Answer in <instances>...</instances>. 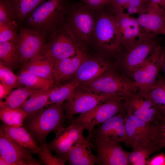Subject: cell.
<instances>
[{
	"instance_id": "6da1fadb",
	"label": "cell",
	"mask_w": 165,
	"mask_h": 165,
	"mask_svg": "<svg viewBox=\"0 0 165 165\" xmlns=\"http://www.w3.org/2000/svg\"><path fill=\"white\" fill-rule=\"evenodd\" d=\"M69 0H48L35 9L22 25L40 34L47 41L65 23Z\"/></svg>"
},
{
	"instance_id": "7a4b0ae2",
	"label": "cell",
	"mask_w": 165,
	"mask_h": 165,
	"mask_svg": "<svg viewBox=\"0 0 165 165\" xmlns=\"http://www.w3.org/2000/svg\"><path fill=\"white\" fill-rule=\"evenodd\" d=\"M84 44L64 23L47 40L41 55L54 66L60 61L75 55Z\"/></svg>"
},
{
	"instance_id": "3957f363",
	"label": "cell",
	"mask_w": 165,
	"mask_h": 165,
	"mask_svg": "<svg viewBox=\"0 0 165 165\" xmlns=\"http://www.w3.org/2000/svg\"><path fill=\"white\" fill-rule=\"evenodd\" d=\"M77 88L94 93L114 95L124 99L139 89L133 80L110 71L93 80L80 84Z\"/></svg>"
},
{
	"instance_id": "277c9868",
	"label": "cell",
	"mask_w": 165,
	"mask_h": 165,
	"mask_svg": "<svg viewBox=\"0 0 165 165\" xmlns=\"http://www.w3.org/2000/svg\"><path fill=\"white\" fill-rule=\"evenodd\" d=\"M98 10L82 3L70 2L65 24L84 43L91 41Z\"/></svg>"
},
{
	"instance_id": "5b68a950",
	"label": "cell",
	"mask_w": 165,
	"mask_h": 165,
	"mask_svg": "<svg viewBox=\"0 0 165 165\" xmlns=\"http://www.w3.org/2000/svg\"><path fill=\"white\" fill-rule=\"evenodd\" d=\"M124 100L116 97L102 103L87 112L70 120L71 123L80 125L88 132L86 138L90 141L95 127L99 125L119 113L125 110Z\"/></svg>"
},
{
	"instance_id": "8992f818",
	"label": "cell",
	"mask_w": 165,
	"mask_h": 165,
	"mask_svg": "<svg viewBox=\"0 0 165 165\" xmlns=\"http://www.w3.org/2000/svg\"><path fill=\"white\" fill-rule=\"evenodd\" d=\"M64 110L63 103L49 105L31 116L28 128L38 140L42 141L50 133L63 127Z\"/></svg>"
},
{
	"instance_id": "52a82bcc",
	"label": "cell",
	"mask_w": 165,
	"mask_h": 165,
	"mask_svg": "<svg viewBox=\"0 0 165 165\" xmlns=\"http://www.w3.org/2000/svg\"><path fill=\"white\" fill-rule=\"evenodd\" d=\"M127 114L155 124L164 117L151 98L149 90L139 89L124 100Z\"/></svg>"
},
{
	"instance_id": "ba28073f",
	"label": "cell",
	"mask_w": 165,
	"mask_h": 165,
	"mask_svg": "<svg viewBox=\"0 0 165 165\" xmlns=\"http://www.w3.org/2000/svg\"><path fill=\"white\" fill-rule=\"evenodd\" d=\"M98 11L92 39L104 50L114 52L121 45L116 28L114 15Z\"/></svg>"
},
{
	"instance_id": "9c48e42d",
	"label": "cell",
	"mask_w": 165,
	"mask_h": 165,
	"mask_svg": "<svg viewBox=\"0 0 165 165\" xmlns=\"http://www.w3.org/2000/svg\"><path fill=\"white\" fill-rule=\"evenodd\" d=\"M116 97H119L88 92L77 88L64 104L65 118L70 119L75 115L88 112L97 105Z\"/></svg>"
},
{
	"instance_id": "30bf717a",
	"label": "cell",
	"mask_w": 165,
	"mask_h": 165,
	"mask_svg": "<svg viewBox=\"0 0 165 165\" xmlns=\"http://www.w3.org/2000/svg\"><path fill=\"white\" fill-rule=\"evenodd\" d=\"M163 59V49L159 45L131 74L133 81L139 89L149 90L156 85L161 70Z\"/></svg>"
},
{
	"instance_id": "8fae6325",
	"label": "cell",
	"mask_w": 165,
	"mask_h": 165,
	"mask_svg": "<svg viewBox=\"0 0 165 165\" xmlns=\"http://www.w3.org/2000/svg\"><path fill=\"white\" fill-rule=\"evenodd\" d=\"M126 145L133 149L153 145L155 125L127 114Z\"/></svg>"
},
{
	"instance_id": "7c38bea8",
	"label": "cell",
	"mask_w": 165,
	"mask_h": 165,
	"mask_svg": "<svg viewBox=\"0 0 165 165\" xmlns=\"http://www.w3.org/2000/svg\"><path fill=\"white\" fill-rule=\"evenodd\" d=\"M21 66L42 53L47 40L39 33L20 26L15 39Z\"/></svg>"
},
{
	"instance_id": "4fadbf2b",
	"label": "cell",
	"mask_w": 165,
	"mask_h": 165,
	"mask_svg": "<svg viewBox=\"0 0 165 165\" xmlns=\"http://www.w3.org/2000/svg\"><path fill=\"white\" fill-rule=\"evenodd\" d=\"M156 36L138 38L125 47L123 61L126 68L131 74L140 66L159 45Z\"/></svg>"
},
{
	"instance_id": "5bb4252c",
	"label": "cell",
	"mask_w": 165,
	"mask_h": 165,
	"mask_svg": "<svg viewBox=\"0 0 165 165\" xmlns=\"http://www.w3.org/2000/svg\"><path fill=\"white\" fill-rule=\"evenodd\" d=\"M137 19L141 33L139 38L157 36L165 30V11L157 4L148 2Z\"/></svg>"
},
{
	"instance_id": "9a60e30c",
	"label": "cell",
	"mask_w": 165,
	"mask_h": 165,
	"mask_svg": "<svg viewBox=\"0 0 165 165\" xmlns=\"http://www.w3.org/2000/svg\"><path fill=\"white\" fill-rule=\"evenodd\" d=\"M26 148L9 138L1 129L0 131V156L10 165H39L41 163L33 157Z\"/></svg>"
},
{
	"instance_id": "2e32d148",
	"label": "cell",
	"mask_w": 165,
	"mask_h": 165,
	"mask_svg": "<svg viewBox=\"0 0 165 165\" xmlns=\"http://www.w3.org/2000/svg\"><path fill=\"white\" fill-rule=\"evenodd\" d=\"M96 152V164L129 165L128 152L118 142L109 140H91Z\"/></svg>"
},
{
	"instance_id": "e0dca14e",
	"label": "cell",
	"mask_w": 165,
	"mask_h": 165,
	"mask_svg": "<svg viewBox=\"0 0 165 165\" xmlns=\"http://www.w3.org/2000/svg\"><path fill=\"white\" fill-rule=\"evenodd\" d=\"M125 110L109 119L94 129L91 141L109 140L124 142L126 139Z\"/></svg>"
},
{
	"instance_id": "ac0fdd59",
	"label": "cell",
	"mask_w": 165,
	"mask_h": 165,
	"mask_svg": "<svg viewBox=\"0 0 165 165\" xmlns=\"http://www.w3.org/2000/svg\"><path fill=\"white\" fill-rule=\"evenodd\" d=\"M84 130L80 125L73 123L67 127H62L55 131L56 137L50 145V148L58 154L59 156L64 158L73 146L80 143L89 141L83 136Z\"/></svg>"
},
{
	"instance_id": "d6986e66",
	"label": "cell",
	"mask_w": 165,
	"mask_h": 165,
	"mask_svg": "<svg viewBox=\"0 0 165 165\" xmlns=\"http://www.w3.org/2000/svg\"><path fill=\"white\" fill-rule=\"evenodd\" d=\"M113 13L121 45L125 47L133 43L136 38H140V31L137 18L124 12Z\"/></svg>"
},
{
	"instance_id": "ffe728a7",
	"label": "cell",
	"mask_w": 165,
	"mask_h": 165,
	"mask_svg": "<svg viewBox=\"0 0 165 165\" xmlns=\"http://www.w3.org/2000/svg\"><path fill=\"white\" fill-rule=\"evenodd\" d=\"M87 56L83 48L80 49L75 55L64 59L56 63L54 66L53 73L54 84H59L72 79Z\"/></svg>"
},
{
	"instance_id": "44dd1931",
	"label": "cell",
	"mask_w": 165,
	"mask_h": 165,
	"mask_svg": "<svg viewBox=\"0 0 165 165\" xmlns=\"http://www.w3.org/2000/svg\"><path fill=\"white\" fill-rule=\"evenodd\" d=\"M109 71V64L105 60L99 58L90 57L87 56L72 79L80 84L93 80Z\"/></svg>"
},
{
	"instance_id": "7402d4cb",
	"label": "cell",
	"mask_w": 165,
	"mask_h": 165,
	"mask_svg": "<svg viewBox=\"0 0 165 165\" xmlns=\"http://www.w3.org/2000/svg\"><path fill=\"white\" fill-rule=\"evenodd\" d=\"M94 149L90 141L82 142L72 147L64 156L70 165H94L97 157L92 151Z\"/></svg>"
},
{
	"instance_id": "603a6c76",
	"label": "cell",
	"mask_w": 165,
	"mask_h": 165,
	"mask_svg": "<svg viewBox=\"0 0 165 165\" xmlns=\"http://www.w3.org/2000/svg\"><path fill=\"white\" fill-rule=\"evenodd\" d=\"M2 129L14 141L37 154L39 147L31 135L24 128L21 127H15L5 125L2 126Z\"/></svg>"
},
{
	"instance_id": "cb8c5ba5",
	"label": "cell",
	"mask_w": 165,
	"mask_h": 165,
	"mask_svg": "<svg viewBox=\"0 0 165 165\" xmlns=\"http://www.w3.org/2000/svg\"><path fill=\"white\" fill-rule=\"evenodd\" d=\"M53 67L51 62L41 54L22 65L20 72H27L53 81Z\"/></svg>"
},
{
	"instance_id": "d4e9b609",
	"label": "cell",
	"mask_w": 165,
	"mask_h": 165,
	"mask_svg": "<svg viewBox=\"0 0 165 165\" xmlns=\"http://www.w3.org/2000/svg\"><path fill=\"white\" fill-rule=\"evenodd\" d=\"M15 21L19 25L45 0H8Z\"/></svg>"
},
{
	"instance_id": "484cf974",
	"label": "cell",
	"mask_w": 165,
	"mask_h": 165,
	"mask_svg": "<svg viewBox=\"0 0 165 165\" xmlns=\"http://www.w3.org/2000/svg\"><path fill=\"white\" fill-rule=\"evenodd\" d=\"M55 86L50 89L41 90L30 96L19 108L23 110L27 117L32 116L46 105H48L50 94Z\"/></svg>"
},
{
	"instance_id": "4316f807",
	"label": "cell",
	"mask_w": 165,
	"mask_h": 165,
	"mask_svg": "<svg viewBox=\"0 0 165 165\" xmlns=\"http://www.w3.org/2000/svg\"><path fill=\"white\" fill-rule=\"evenodd\" d=\"M42 90H38L26 86L19 87L12 91L5 101H0V110L19 108L32 94Z\"/></svg>"
},
{
	"instance_id": "83f0119b",
	"label": "cell",
	"mask_w": 165,
	"mask_h": 165,
	"mask_svg": "<svg viewBox=\"0 0 165 165\" xmlns=\"http://www.w3.org/2000/svg\"><path fill=\"white\" fill-rule=\"evenodd\" d=\"M0 64L12 70L20 65V57L15 40L0 42Z\"/></svg>"
},
{
	"instance_id": "f1b7e54d",
	"label": "cell",
	"mask_w": 165,
	"mask_h": 165,
	"mask_svg": "<svg viewBox=\"0 0 165 165\" xmlns=\"http://www.w3.org/2000/svg\"><path fill=\"white\" fill-rule=\"evenodd\" d=\"M79 84L78 81L72 79L64 85L55 86L49 95L48 105L63 103L78 87Z\"/></svg>"
},
{
	"instance_id": "f546056e",
	"label": "cell",
	"mask_w": 165,
	"mask_h": 165,
	"mask_svg": "<svg viewBox=\"0 0 165 165\" xmlns=\"http://www.w3.org/2000/svg\"><path fill=\"white\" fill-rule=\"evenodd\" d=\"M18 77L21 85L34 89L46 90L55 86L53 80L27 72H20Z\"/></svg>"
},
{
	"instance_id": "4dcf8cb0",
	"label": "cell",
	"mask_w": 165,
	"mask_h": 165,
	"mask_svg": "<svg viewBox=\"0 0 165 165\" xmlns=\"http://www.w3.org/2000/svg\"><path fill=\"white\" fill-rule=\"evenodd\" d=\"M27 117L26 114L19 108L2 109L0 110V118L6 125L19 127Z\"/></svg>"
},
{
	"instance_id": "1f68e13d",
	"label": "cell",
	"mask_w": 165,
	"mask_h": 165,
	"mask_svg": "<svg viewBox=\"0 0 165 165\" xmlns=\"http://www.w3.org/2000/svg\"><path fill=\"white\" fill-rule=\"evenodd\" d=\"M149 92L152 101L165 117V79L159 75L156 85Z\"/></svg>"
},
{
	"instance_id": "d6a6232c",
	"label": "cell",
	"mask_w": 165,
	"mask_h": 165,
	"mask_svg": "<svg viewBox=\"0 0 165 165\" xmlns=\"http://www.w3.org/2000/svg\"><path fill=\"white\" fill-rule=\"evenodd\" d=\"M156 151V150L153 145L133 149L132 151L128 153L129 165H147L149 156Z\"/></svg>"
},
{
	"instance_id": "836d02e7",
	"label": "cell",
	"mask_w": 165,
	"mask_h": 165,
	"mask_svg": "<svg viewBox=\"0 0 165 165\" xmlns=\"http://www.w3.org/2000/svg\"><path fill=\"white\" fill-rule=\"evenodd\" d=\"M39 147V150L37 154L46 165H64L67 161L62 157L53 156L46 143L42 144Z\"/></svg>"
},
{
	"instance_id": "e575fe53",
	"label": "cell",
	"mask_w": 165,
	"mask_h": 165,
	"mask_svg": "<svg viewBox=\"0 0 165 165\" xmlns=\"http://www.w3.org/2000/svg\"><path fill=\"white\" fill-rule=\"evenodd\" d=\"M0 82L12 89L20 87L18 76L13 72L11 68L0 64Z\"/></svg>"
},
{
	"instance_id": "d590c367",
	"label": "cell",
	"mask_w": 165,
	"mask_h": 165,
	"mask_svg": "<svg viewBox=\"0 0 165 165\" xmlns=\"http://www.w3.org/2000/svg\"><path fill=\"white\" fill-rule=\"evenodd\" d=\"M155 125L153 144L156 151L165 148V117Z\"/></svg>"
},
{
	"instance_id": "8d00e7d4",
	"label": "cell",
	"mask_w": 165,
	"mask_h": 165,
	"mask_svg": "<svg viewBox=\"0 0 165 165\" xmlns=\"http://www.w3.org/2000/svg\"><path fill=\"white\" fill-rule=\"evenodd\" d=\"M148 2L147 0H112L110 5L114 13L123 12L124 10L130 6L144 7Z\"/></svg>"
},
{
	"instance_id": "74e56055",
	"label": "cell",
	"mask_w": 165,
	"mask_h": 165,
	"mask_svg": "<svg viewBox=\"0 0 165 165\" xmlns=\"http://www.w3.org/2000/svg\"><path fill=\"white\" fill-rule=\"evenodd\" d=\"M18 25L16 22L10 24H0V42H6L15 39L19 33V30H17Z\"/></svg>"
},
{
	"instance_id": "f35d334b",
	"label": "cell",
	"mask_w": 165,
	"mask_h": 165,
	"mask_svg": "<svg viewBox=\"0 0 165 165\" xmlns=\"http://www.w3.org/2000/svg\"><path fill=\"white\" fill-rule=\"evenodd\" d=\"M15 22L8 0H0V24H10Z\"/></svg>"
},
{
	"instance_id": "ab89813d",
	"label": "cell",
	"mask_w": 165,
	"mask_h": 165,
	"mask_svg": "<svg viewBox=\"0 0 165 165\" xmlns=\"http://www.w3.org/2000/svg\"><path fill=\"white\" fill-rule=\"evenodd\" d=\"M83 4L97 10H101L105 6L110 5L112 0H81Z\"/></svg>"
},
{
	"instance_id": "60d3db41",
	"label": "cell",
	"mask_w": 165,
	"mask_h": 165,
	"mask_svg": "<svg viewBox=\"0 0 165 165\" xmlns=\"http://www.w3.org/2000/svg\"><path fill=\"white\" fill-rule=\"evenodd\" d=\"M148 165H165V154L160 153L148 160Z\"/></svg>"
},
{
	"instance_id": "b9f144b4",
	"label": "cell",
	"mask_w": 165,
	"mask_h": 165,
	"mask_svg": "<svg viewBox=\"0 0 165 165\" xmlns=\"http://www.w3.org/2000/svg\"><path fill=\"white\" fill-rule=\"evenodd\" d=\"M12 89L0 82V99L7 97L12 92Z\"/></svg>"
},
{
	"instance_id": "7bdbcfd3",
	"label": "cell",
	"mask_w": 165,
	"mask_h": 165,
	"mask_svg": "<svg viewBox=\"0 0 165 165\" xmlns=\"http://www.w3.org/2000/svg\"><path fill=\"white\" fill-rule=\"evenodd\" d=\"M148 2L157 4L165 11V0H147Z\"/></svg>"
},
{
	"instance_id": "ee69618b",
	"label": "cell",
	"mask_w": 165,
	"mask_h": 165,
	"mask_svg": "<svg viewBox=\"0 0 165 165\" xmlns=\"http://www.w3.org/2000/svg\"><path fill=\"white\" fill-rule=\"evenodd\" d=\"M163 59L161 70H162L164 74V78L165 79V50H164L163 49Z\"/></svg>"
},
{
	"instance_id": "f6af8a7d",
	"label": "cell",
	"mask_w": 165,
	"mask_h": 165,
	"mask_svg": "<svg viewBox=\"0 0 165 165\" xmlns=\"http://www.w3.org/2000/svg\"><path fill=\"white\" fill-rule=\"evenodd\" d=\"M0 165H10V164L2 156L0 157Z\"/></svg>"
},
{
	"instance_id": "bcb514c9",
	"label": "cell",
	"mask_w": 165,
	"mask_h": 165,
	"mask_svg": "<svg viewBox=\"0 0 165 165\" xmlns=\"http://www.w3.org/2000/svg\"><path fill=\"white\" fill-rule=\"evenodd\" d=\"M162 34L164 35L165 36V30L163 31Z\"/></svg>"
}]
</instances>
